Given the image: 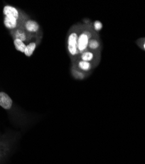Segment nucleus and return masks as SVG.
<instances>
[{
  "label": "nucleus",
  "mask_w": 145,
  "mask_h": 164,
  "mask_svg": "<svg viewBox=\"0 0 145 164\" xmlns=\"http://www.w3.org/2000/svg\"><path fill=\"white\" fill-rule=\"evenodd\" d=\"M79 36L75 32L70 34L68 37V51L72 56H75L79 53L78 50Z\"/></svg>",
  "instance_id": "nucleus-1"
},
{
  "label": "nucleus",
  "mask_w": 145,
  "mask_h": 164,
  "mask_svg": "<svg viewBox=\"0 0 145 164\" xmlns=\"http://www.w3.org/2000/svg\"><path fill=\"white\" fill-rule=\"evenodd\" d=\"M89 32H84L80 34L78 37V50L79 53H84L88 46L90 42Z\"/></svg>",
  "instance_id": "nucleus-2"
},
{
  "label": "nucleus",
  "mask_w": 145,
  "mask_h": 164,
  "mask_svg": "<svg viewBox=\"0 0 145 164\" xmlns=\"http://www.w3.org/2000/svg\"><path fill=\"white\" fill-rule=\"evenodd\" d=\"M13 101L7 94L4 92H0V106L6 110L10 109L12 107Z\"/></svg>",
  "instance_id": "nucleus-3"
},
{
  "label": "nucleus",
  "mask_w": 145,
  "mask_h": 164,
  "mask_svg": "<svg viewBox=\"0 0 145 164\" xmlns=\"http://www.w3.org/2000/svg\"><path fill=\"white\" fill-rule=\"evenodd\" d=\"M3 14L5 16L14 17L16 19H18V11L15 7L13 6L6 5L3 8Z\"/></svg>",
  "instance_id": "nucleus-4"
},
{
  "label": "nucleus",
  "mask_w": 145,
  "mask_h": 164,
  "mask_svg": "<svg viewBox=\"0 0 145 164\" xmlns=\"http://www.w3.org/2000/svg\"><path fill=\"white\" fill-rule=\"evenodd\" d=\"M25 28L30 32H36L39 30V26L38 23L34 20H29L25 23Z\"/></svg>",
  "instance_id": "nucleus-5"
},
{
  "label": "nucleus",
  "mask_w": 145,
  "mask_h": 164,
  "mask_svg": "<svg viewBox=\"0 0 145 164\" xmlns=\"http://www.w3.org/2000/svg\"><path fill=\"white\" fill-rule=\"evenodd\" d=\"M4 25L9 29H14L17 26V19L11 16H5Z\"/></svg>",
  "instance_id": "nucleus-6"
},
{
  "label": "nucleus",
  "mask_w": 145,
  "mask_h": 164,
  "mask_svg": "<svg viewBox=\"0 0 145 164\" xmlns=\"http://www.w3.org/2000/svg\"><path fill=\"white\" fill-rule=\"evenodd\" d=\"M14 45H15L16 50L18 51H21V52H22V53H24L26 45V44L22 42V41L20 40H17V39L15 40H14Z\"/></svg>",
  "instance_id": "nucleus-7"
},
{
  "label": "nucleus",
  "mask_w": 145,
  "mask_h": 164,
  "mask_svg": "<svg viewBox=\"0 0 145 164\" xmlns=\"http://www.w3.org/2000/svg\"><path fill=\"white\" fill-rule=\"evenodd\" d=\"M36 48V43L35 42H32L29 43L28 45H26V49L24 51L25 55L27 57H31Z\"/></svg>",
  "instance_id": "nucleus-8"
},
{
  "label": "nucleus",
  "mask_w": 145,
  "mask_h": 164,
  "mask_svg": "<svg viewBox=\"0 0 145 164\" xmlns=\"http://www.w3.org/2000/svg\"><path fill=\"white\" fill-rule=\"evenodd\" d=\"M93 53L90 52V51H85L82 53L81 56V59L83 61H86V62H90L91 60H92L93 59Z\"/></svg>",
  "instance_id": "nucleus-9"
},
{
  "label": "nucleus",
  "mask_w": 145,
  "mask_h": 164,
  "mask_svg": "<svg viewBox=\"0 0 145 164\" xmlns=\"http://www.w3.org/2000/svg\"><path fill=\"white\" fill-rule=\"evenodd\" d=\"M78 66L79 67L80 69H81L84 71H89L91 69V68H92V65H91L90 63L83 60L79 61Z\"/></svg>",
  "instance_id": "nucleus-10"
},
{
  "label": "nucleus",
  "mask_w": 145,
  "mask_h": 164,
  "mask_svg": "<svg viewBox=\"0 0 145 164\" xmlns=\"http://www.w3.org/2000/svg\"><path fill=\"white\" fill-rule=\"evenodd\" d=\"M15 39L17 40H20L24 42V41H25L26 40V36L25 35V33L22 30H16V31L15 32Z\"/></svg>",
  "instance_id": "nucleus-11"
},
{
  "label": "nucleus",
  "mask_w": 145,
  "mask_h": 164,
  "mask_svg": "<svg viewBox=\"0 0 145 164\" xmlns=\"http://www.w3.org/2000/svg\"><path fill=\"white\" fill-rule=\"evenodd\" d=\"M89 48L92 50H96L99 47V43L98 41L95 39H92L90 40L88 44Z\"/></svg>",
  "instance_id": "nucleus-12"
},
{
  "label": "nucleus",
  "mask_w": 145,
  "mask_h": 164,
  "mask_svg": "<svg viewBox=\"0 0 145 164\" xmlns=\"http://www.w3.org/2000/svg\"><path fill=\"white\" fill-rule=\"evenodd\" d=\"M93 27L95 30L99 32L103 28V24L100 21H99V20H96V21L93 22Z\"/></svg>",
  "instance_id": "nucleus-13"
},
{
  "label": "nucleus",
  "mask_w": 145,
  "mask_h": 164,
  "mask_svg": "<svg viewBox=\"0 0 145 164\" xmlns=\"http://www.w3.org/2000/svg\"><path fill=\"white\" fill-rule=\"evenodd\" d=\"M144 49H145V42H144Z\"/></svg>",
  "instance_id": "nucleus-14"
}]
</instances>
